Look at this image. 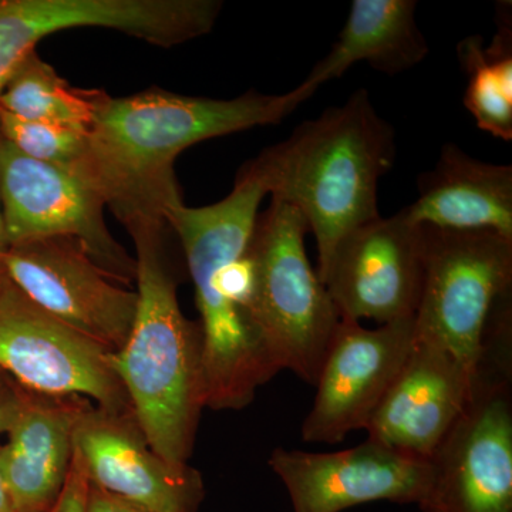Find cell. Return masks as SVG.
Segmentation results:
<instances>
[{
  "label": "cell",
  "instance_id": "obj_24",
  "mask_svg": "<svg viewBox=\"0 0 512 512\" xmlns=\"http://www.w3.org/2000/svg\"><path fill=\"white\" fill-rule=\"evenodd\" d=\"M22 393L16 392L13 387L0 382V434L8 433L13 421L18 416Z\"/></svg>",
  "mask_w": 512,
  "mask_h": 512
},
{
  "label": "cell",
  "instance_id": "obj_21",
  "mask_svg": "<svg viewBox=\"0 0 512 512\" xmlns=\"http://www.w3.org/2000/svg\"><path fill=\"white\" fill-rule=\"evenodd\" d=\"M87 131L63 124L23 120L0 110V134L6 141L33 160L56 165L74 175L86 151Z\"/></svg>",
  "mask_w": 512,
  "mask_h": 512
},
{
  "label": "cell",
  "instance_id": "obj_15",
  "mask_svg": "<svg viewBox=\"0 0 512 512\" xmlns=\"http://www.w3.org/2000/svg\"><path fill=\"white\" fill-rule=\"evenodd\" d=\"M471 379L447 350L414 336L402 370L367 424V439L429 461L460 416Z\"/></svg>",
  "mask_w": 512,
  "mask_h": 512
},
{
  "label": "cell",
  "instance_id": "obj_6",
  "mask_svg": "<svg viewBox=\"0 0 512 512\" xmlns=\"http://www.w3.org/2000/svg\"><path fill=\"white\" fill-rule=\"evenodd\" d=\"M308 224L272 197L248 248L252 293L248 316L276 369L315 386L340 316L306 254Z\"/></svg>",
  "mask_w": 512,
  "mask_h": 512
},
{
  "label": "cell",
  "instance_id": "obj_19",
  "mask_svg": "<svg viewBox=\"0 0 512 512\" xmlns=\"http://www.w3.org/2000/svg\"><path fill=\"white\" fill-rule=\"evenodd\" d=\"M107 93L66 82L37 52L30 53L0 94V110L19 119L89 130Z\"/></svg>",
  "mask_w": 512,
  "mask_h": 512
},
{
  "label": "cell",
  "instance_id": "obj_16",
  "mask_svg": "<svg viewBox=\"0 0 512 512\" xmlns=\"http://www.w3.org/2000/svg\"><path fill=\"white\" fill-rule=\"evenodd\" d=\"M417 185L419 198L402 210L412 224L512 239L511 165L485 163L448 143Z\"/></svg>",
  "mask_w": 512,
  "mask_h": 512
},
{
  "label": "cell",
  "instance_id": "obj_27",
  "mask_svg": "<svg viewBox=\"0 0 512 512\" xmlns=\"http://www.w3.org/2000/svg\"><path fill=\"white\" fill-rule=\"evenodd\" d=\"M6 281H8V276H6L5 268H3L2 261H0V292H2Z\"/></svg>",
  "mask_w": 512,
  "mask_h": 512
},
{
  "label": "cell",
  "instance_id": "obj_20",
  "mask_svg": "<svg viewBox=\"0 0 512 512\" xmlns=\"http://www.w3.org/2000/svg\"><path fill=\"white\" fill-rule=\"evenodd\" d=\"M457 53L468 77L464 106L481 130L511 141L512 67L491 62L480 36L461 40Z\"/></svg>",
  "mask_w": 512,
  "mask_h": 512
},
{
  "label": "cell",
  "instance_id": "obj_4",
  "mask_svg": "<svg viewBox=\"0 0 512 512\" xmlns=\"http://www.w3.org/2000/svg\"><path fill=\"white\" fill-rule=\"evenodd\" d=\"M127 231L136 248L137 311L111 367L148 446L183 470L205 407L200 326L185 318L178 303L165 252L170 227L141 224Z\"/></svg>",
  "mask_w": 512,
  "mask_h": 512
},
{
  "label": "cell",
  "instance_id": "obj_12",
  "mask_svg": "<svg viewBox=\"0 0 512 512\" xmlns=\"http://www.w3.org/2000/svg\"><path fill=\"white\" fill-rule=\"evenodd\" d=\"M414 340V318L375 329L340 319L330 340L311 412L302 424L306 443H339L366 430L406 362Z\"/></svg>",
  "mask_w": 512,
  "mask_h": 512
},
{
  "label": "cell",
  "instance_id": "obj_14",
  "mask_svg": "<svg viewBox=\"0 0 512 512\" xmlns=\"http://www.w3.org/2000/svg\"><path fill=\"white\" fill-rule=\"evenodd\" d=\"M73 451L94 487L151 512H190L200 481L174 468L148 446L133 414L83 407L73 429Z\"/></svg>",
  "mask_w": 512,
  "mask_h": 512
},
{
  "label": "cell",
  "instance_id": "obj_5",
  "mask_svg": "<svg viewBox=\"0 0 512 512\" xmlns=\"http://www.w3.org/2000/svg\"><path fill=\"white\" fill-rule=\"evenodd\" d=\"M511 311L495 309L460 416L429 463L423 512H512Z\"/></svg>",
  "mask_w": 512,
  "mask_h": 512
},
{
  "label": "cell",
  "instance_id": "obj_2",
  "mask_svg": "<svg viewBox=\"0 0 512 512\" xmlns=\"http://www.w3.org/2000/svg\"><path fill=\"white\" fill-rule=\"evenodd\" d=\"M268 195L254 161L241 168L224 200L183 204L165 221L183 247L200 312L205 407L242 409L279 372L266 355L248 316L252 266L248 248Z\"/></svg>",
  "mask_w": 512,
  "mask_h": 512
},
{
  "label": "cell",
  "instance_id": "obj_18",
  "mask_svg": "<svg viewBox=\"0 0 512 512\" xmlns=\"http://www.w3.org/2000/svg\"><path fill=\"white\" fill-rule=\"evenodd\" d=\"M416 10L414 0H353L338 40L302 86L316 93L322 84L339 79L356 63L365 62L389 76L416 67L430 53L417 25Z\"/></svg>",
  "mask_w": 512,
  "mask_h": 512
},
{
  "label": "cell",
  "instance_id": "obj_13",
  "mask_svg": "<svg viewBox=\"0 0 512 512\" xmlns=\"http://www.w3.org/2000/svg\"><path fill=\"white\" fill-rule=\"evenodd\" d=\"M269 466L284 483L293 512H342L375 501L419 505L431 474L429 461L369 439L338 453L279 447Z\"/></svg>",
  "mask_w": 512,
  "mask_h": 512
},
{
  "label": "cell",
  "instance_id": "obj_3",
  "mask_svg": "<svg viewBox=\"0 0 512 512\" xmlns=\"http://www.w3.org/2000/svg\"><path fill=\"white\" fill-rule=\"evenodd\" d=\"M252 161L268 194L301 212L315 235L319 275L340 239L382 217L377 190L396 161V131L360 89Z\"/></svg>",
  "mask_w": 512,
  "mask_h": 512
},
{
  "label": "cell",
  "instance_id": "obj_17",
  "mask_svg": "<svg viewBox=\"0 0 512 512\" xmlns=\"http://www.w3.org/2000/svg\"><path fill=\"white\" fill-rule=\"evenodd\" d=\"M83 407L72 399L23 394L0 447V473L18 512H47L62 493L73 457V429Z\"/></svg>",
  "mask_w": 512,
  "mask_h": 512
},
{
  "label": "cell",
  "instance_id": "obj_8",
  "mask_svg": "<svg viewBox=\"0 0 512 512\" xmlns=\"http://www.w3.org/2000/svg\"><path fill=\"white\" fill-rule=\"evenodd\" d=\"M111 355L37 308L8 278L0 292V369L29 392L59 399L84 397L104 412L133 414Z\"/></svg>",
  "mask_w": 512,
  "mask_h": 512
},
{
  "label": "cell",
  "instance_id": "obj_10",
  "mask_svg": "<svg viewBox=\"0 0 512 512\" xmlns=\"http://www.w3.org/2000/svg\"><path fill=\"white\" fill-rule=\"evenodd\" d=\"M0 202L10 247L33 239L76 238L120 284L136 279V259L111 235L106 205L97 192L70 171L25 156L5 138L0 144Z\"/></svg>",
  "mask_w": 512,
  "mask_h": 512
},
{
  "label": "cell",
  "instance_id": "obj_1",
  "mask_svg": "<svg viewBox=\"0 0 512 512\" xmlns=\"http://www.w3.org/2000/svg\"><path fill=\"white\" fill-rule=\"evenodd\" d=\"M302 84L285 94L251 92L235 99L181 96L161 89L100 104L76 175L124 227L164 224L184 204L175 160L194 144L281 123L313 96Z\"/></svg>",
  "mask_w": 512,
  "mask_h": 512
},
{
  "label": "cell",
  "instance_id": "obj_9",
  "mask_svg": "<svg viewBox=\"0 0 512 512\" xmlns=\"http://www.w3.org/2000/svg\"><path fill=\"white\" fill-rule=\"evenodd\" d=\"M0 261L9 281L37 308L111 353L123 348L136 318L137 291L103 271L79 239L22 242Z\"/></svg>",
  "mask_w": 512,
  "mask_h": 512
},
{
  "label": "cell",
  "instance_id": "obj_25",
  "mask_svg": "<svg viewBox=\"0 0 512 512\" xmlns=\"http://www.w3.org/2000/svg\"><path fill=\"white\" fill-rule=\"evenodd\" d=\"M0 512H18L15 505H13L12 498H10L5 481H3L2 473H0Z\"/></svg>",
  "mask_w": 512,
  "mask_h": 512
},
{
  "label": "cell",
  "instance_id": "obj_11",
  "mask_svg": "<svg viewBox=\"0 0 512 512\" xmlns=\"http://www.w3.org/2000/svg\"><path fill=\"white\" fill-rule=\"evenodd\" d=\"M423 271V229L399 211L340 239L318 276L340 319L386 325L414 318Z\"/></svg>",
  "mask_w": 512,
  "mask_h": 512
},
{
  "label": "cell",
  "instance_id": "obj_26",
  "mask_svg": "<svg viewBox=\"0 0 512 512\" xmlns=\"http://www.w3.org/2000/svg\"><path fill=\"white\" fill-rule=\"evenodd\" d=\"M2 134H0V144H2ZM10 244L8 234H6L5 220H3L2 202H0V258L9 251Z\"/></svg>",
  "mask_w": 512,
  "mask_h": 512
},
{
  "label": "cell",
  "instance_id": "obj_23",
  "mask_svg": "<svg viewBox=\"0 0 512 512\" xmlns=\"http://www.w3.org/2000/svg\"><path fill=\"white\" fill-rule=\"evenodd\" d=\"M87 512H151L124 498L107 493L90 484L87 494Z\"/></svg>",
  "mask_w": 512,
  "mask_h": 512
},
{
  "label": "cell",
  "instance_id": "obj_22",
  "mask_svg": "<svg viewBox=\"0 0 512 512\" xmlns=\"http://www.w3.org/2000/svg\"><path fill=\"white\" fill-rule=\"evenodd\" d=\"M90 483L84 473L79 457L74 454L66 483L56 503L47 512H87V494Z\"/></svg>",
  "mask_w": 512,
  "mask_h": 512
},
{
  "label": "cell",
  "instance_id": "obj_7",
  "mask_svg": "<svg viewBox=\"0 0 512 512\" xmlns=\"http://www.w3.org/2000/svg\"><path fill=\"white\" fill-rule=\"evenodd\" d=\"M423 229V285L414 336L474 373L488 316L512 289V239L494 232Z\"/></svg>",
  "mask_w": 512,
  "mask_h": 512
}]
</instances>
